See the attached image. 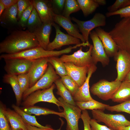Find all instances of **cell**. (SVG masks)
<instances>
[{"instance_id":"cell-1","label":"cell","mask_w":130,"mask_h":130,"mask_svg":"<svg viewBox=\"0 0 130 130\" xmlns=\"http://www.w3.org/2000/svg\"><path fill=\"white\" fill-rule=\"evenodd\" d=\"M40 47L33 33L27 30L11 32L0 43V53L12 54Z\"/></svg>"},{"instance_id":"cell-2","label":"cell","mask_w":130,"mask_h":130,"mask_svg":"<svg viewBox=\"0 0 130 130\" xmlns=\"http://www.w3.org/2000/svg\"><path fill=\"white\" fill-rule=\"evenodd\" d=\"M77 46H70L64 49L58 51H49L39 47L30 49L23 52L12 54H3L0 56V59L4 60L11 58H19L29 60H36L44 58L58 57L71 52Z\"/></svg>"},{"instance_id":"cell-3","label":"cell","mask_w":130,"mask_h":130,"mask_svg":"<svg viewBox=\"0 0 130 130\" xmlns=\"http://www.w3.org/2000/svg\"><path fill=\"white\" fill-rule=\"evenodd\" d=\"M109 32L119 48L130 55V17L123 18Z\"/></svg>"},{"instance_id":"cell-4","label":"cell","mask_w":130,"mask_h":130,"mask_svg":"<svg viewBox=\"0 0 130 130\" xmlns=\"http://www.w3.org/2000/svg\"><path fill=\"white\" fill-rule=\"evenodd\" d=\"M91 112L93 118L98 123H104L111 130H118L120 126L130 125V121L123 114L106 113L99 109L92 110Z\"/></svg>"},{"instance_id":"cell-5","label":"cell","mask_w":130,"mask_h":130,"mask_svg":"<svg viewBox=\"0 0 130 130\" xmlns=\"http://www.w3.org/2000/svg\"><path fill=\"white\" fill-rule=\"evenodd\" d=\"M53 84L49 88L37 90L32 93L24 100L22 104L23 107L34 105L40 102H46L56 105L59 108L61 106V103L54 95L53 91L55 87Z\"/></svg>"},{"instance_id":"cell-6","label":"cell","mask_w":130,"mask_h":130,"mask_svg":"<svg viewBox=\"0 0 130 130\" xmlns=\"http://www.w3.org/2000/svg\"><path fill=\"white\" fill-rule=\"evenodd\" d=\"M122 82L116 80L110 82L103 79L93 84L90 91L94 95L105 101L111 99L119 87Z\"/></svg>"},{"instance_id":"cell-7","label":"cell","mask_w":130,"mask_h":130,"mask_svg":"<svg viewBox=\"0 0 130 130\" xmlns=\"http://www.w3.org/2000/svg\"><path fill=\"white\" fill-rule=\"evenodd\" d=\"M106 17L103 14L98 13L91 19L87 21H81L74 17H72L71 19L76 23L85 42H89V36L91 31L95 28L106 25Z\"/></svg>"},{"instance_id":"cell-8","label":"cell","mask_w":130,"mask_h":130,"mask_svg":"<svg viewBox=\"0 0 130 130\" xmlns=\"http://www.w3.org/2000/svg\"><path fill=\"white\" fill-rule=\"evenodd\" d=\"M93 45H90L88 50L86 52L82 51V47H80L78 51L71 55H62L59 58L63 63L71 62L78 67H89L93 64L91 52Z\"/></svg>"},{"instance_id":"cell-9","label":"cell","mask_w":130,"mask_h":130,"mask_svg":"<svg viewBox=\"0 0 130 130\" xmlns=\"http://www.w3.org/2000/svg\"><path fill=\"white\" fill-rule=\"evenodd\" d=\"M59 78L52 66L48 63V68L45 74L33 86L23 93V99L24 100L29 95L37 90L49 88Z\"/></svg>"},{"instance_id":"cell-10","label":"cell","mask_w":130,"mask_h":130,"mask_svg":"<svg viewBox=\"0 0 130 130\" xmlns=\"http://www.w3.org/2000/svg\"><path fill=\"white\" fill-rule=\"evenodd\" d=\"M58 99L61 103L64 109L65 117L67 122L66 130H79L78 123L82 111L76 106L66 102L61 97Z\"/></svg>"},{"instance_id":"cell-11","label":"cell","mask_w":130,"mask_h":130,"mask_svg":"<svg viewBox=\"0 0 130 130\" xmlns=\"http://www.w3.org/2000/svg\"><path fill=\"white\" fill-rule=\"evenodd\" d=\"M4 69L7 74L17 76L28 73L35 60L14 58L4 59Z\"/></svg>"},{"instance_id":"cell-12","label":"cell","mask_w":130,"mask_h":130,"mask_svg":"<svg viewBox=\"0 0 130 130\" xmlns=\"http://www.w3.org/2000/svg\"><path fill=\"white\" fill-rule=\"evenodd\" d=\"M89 35L93 43L91 56L94 64L96 65L100 62L103 67L109 64V58L106 54L102 42L95 31L93 30Z\"/></svg>"},{"instance_id":"cell-13","label":"cell","mask_w":130,"mask_h":130,"mask_svg":"<svg viewBox=\"0 0 130 130\" xmlns=\"http://www.w3.org/2000/svg\"><path fill=\"white\" fill-rule=\"evenodd\" d=\"M52 26L55 29L56 36L53 40L48 45L47 50L54 51L55 49L60 48L64 46L81 43L79 39L62 32L58 25L54 22L53 23Z\"/></svg>"},{"instance_id":"cell-14","label":"cell","mask_w":130,"mask_h":130,"mask_svg":"<svg viewBox=\"0 0 130 130\" xmlns=\"http://www.w3.org/2000/svg\"><path fill=\"white\" fill-rule=\"evenodd\" d=\"M18 13L17 3L6 9L0 16L1 26L11 32L17 30H22L19 24Z\"/></svg>"},{"instance_id":"cell-15","label":"cell","mask_w":130,"mask_h":130,"mask_svg":"<svg viewBox=\"0 0 130 130\" xmlns=\"http://www.w3.org/2000/svg\"><path fill=\"white\" fill-rule=\"evenodd\" d=\"M114 58L117 62V74L115 80L122 82L130 71V55L125 51L119 49Z\"/></svg>"},{"instance_id":"cell-16","label":"cell","mask_w":130,"mask_h":130,"mask_svg":"<svg viewBox=\"0 0 130 130\" xmlns=\"http://www.w3.org/2000/svg\"><path fill=\"white\" fill-rule=\"evenodd\" d=\"M95 31L101 40L107 55L109 58L114 57L119 48L109 32L100 27L96 28Z\"/></svg>"},{"instance_id":"cell-17","label":"cell","mask_w":130,"mask_h":130,"mask_svg":"<svg viewBox=\"0 0 130 130\" xmlns=\"http://www.w3.org/2000/svg\"><path fill=\"white\" fill-rule=\"evenodd\" d=\"M97 69L96 65L93 64L88 67L87 79L84 84L79 87L73 96L75 102H86L94 99L91 97L90 92L89 82L92 74Z\"/></svg>"},{"instance_id":"cell-18","label":"cell","mask_w":130,"mask_h":130,"mask_svg":"<svg viewBox=\"0 0 130 130\" xmlns=\"http://www.w3.org/2000/svg\"><path fill=\"white\" fill-rule=\"evenodd\" d=\"M32 3L43 23L54 22V13L50 0H32Z\"/></svg>"},{"instance_id":"cell-19","label":"cell","mask_w":130,"mask_h":130,"mask_svg":"<svg viewBox=\"0 0 130 130\" xmlns=\"http://www.w3.org/2000/svg\"><path fill=\"white\" fill-rule=\"evenodd\" d=\"M48 58L36 60L28 72L30 79L29 88L33 86L44 75L48 66Z\"/></svg>"},{"instance_id":"cell-20","label":"cell","mask_w":130,"mask_h":130,"mask_svg":"<svg viewBox=\"0 0 130 130\" xmlns=\"http://www.w3.org/2000/svg\"><path fill=\"white\" fill-rule=\"evenodd\" d=\"M64 63L68 75L72 79L79 87L81 86L87 79L88 67L78 66L71 62Z\"/></svg>"},{"instance_id":"cell-21","label":"cell","mask_w":130,"mask_h":130,"mask_svg":"<svg viewBox=\"0 0 130 130\" xmlns=\"http://www.w3.org/2000/svg\"><path fill=\"white\" fill-rule=\"evenodd\" d=\"M54 22L64 28L68 34L80 39L83 43H85L83 37L79 32L77 25L73 24L71 19L67 18L62 15L53 14Z\"/></svg>"},{"instance_id":"cell-22","label":"cell","mask_w":130,"mask_h":130,"mask_svg":"<svg viewBox=\"0 0 130 130\" xmlns=\"http://www.w3.org/2000/svg\"><path fill=\"white\" fill-rule=\"evenodd\" d=\"M53 23H43L41 26L32 32L37 39L40 46L46 50L50 42V37Z\"/></svg>"},{"instance_id":"cell-23","label":"cell","mask_w":130,"mask_h":130,"mask_svg":"<svg viewBox=\"0 0 130 130\" xmlns=\"http://www.w3.org/2000/svg\"><path fill=\"white\" fill-rule=\"evenodd\" d=\"M0 110L8 119L12 129L28 130L26 124L21 116L15 111L6 108L0 104Z\"/></svg>"},{"instance_id":"cell-24","label":"cell","mask_w":130,"mask_h":130,"mask_svg":"<svg viewBox=\"0 0 130 130\" xmlns=\"http://www.w3.org/2000/svg\"><path fill=\"white\" fill-rule=\"evenodd\" d=\"M3 82L10 84L15 94L17 105L20 104L23 93L22 92L18 81L17 76L6 74L3 76Z\"/></svg>"},{"instance_id":"cell-25","label":"cell","mask_w":130,"mask_h":130,"mask_svg":"<svg viewBox=\"0 0 130 130\" xmlns=\"http://www.w3.org/2000/svg\"><path fill=\"white\" fill-rule=\"evenodd\" d=\"M111 99L114 102L120 103L130 99V83L122 82Z\"/></svg>"},{"instance_id":"cell-26","label":"cell","mask_w":130,"mask_h":130,"mask_svg":"<svg viewBox=\"0 0 130 130\" xmlns=\"http://www.w3.org/2000/svg\"><path fill=\"white\" fill-rule=\"evenodd\" d=\"M20 108L26 113L30 115L34 114L36 116L46 115L52 114L58 115L64 118V111L58 112L49 109L34 105L23 107Z\"/></svg>"},{"instance_id":"cell-27","label":"cell","mask_w":130,"mask_h":130,"mask_svg":"<svg viewBox=\"0 0 130 130\" xmlns=\"http://www.w3.org/2000/svg\"><path fill=\"white\" fill-rule=\"evenodd\" d=\"M54 83L57 89V94L60 96L67 103L76 106L72 95L64 85L61 79H57Z\"/></svg>"},{"instance_id":"cell-28","label":"cell","mask_w":130,"mask_h":130,"mask_svg":"<svg viewBox=\"0 0 130 130\" xmlns=\"http://www.w3.org/2000/svg\"><path fill=\"white\" fill-rule=\"evenodd\" d=\"M12 107L14 110L21 116L25 124L40 128H48L51 127L48 126H44L40 124L37 121L35 116L26 113L18 106L13 104Z\"/></svg>"},{"instance_id":"cell-29","label":"cell","mask_w":130,"mask_h":130,"mask_svg":"<svg viewBox=\"0 0 130 130\" xmlns=\"http://www.w3.org/2000/svg\"><path fill=\"white\" fill-rule=\"evenodd\" d=\"M75 103L76 106L82 110L99 109L104 111L106 107L108 105L94 99L86 102H75Z\"/></svg>"},{"instance_id":"cell-30","label":"cell","mask_w":130,"mask_h":130,"mask_svg":"<svg viewBox=\"0 0 130 130\" xmlns=\"http://www.w3.org/2000/svg\"><path fill=\"white\" fill-rule=\"evenodd\" d=\"M84 16L94 12L99 5L95 0H77Z\"/></svg>"},{"instance_id":"cell-31","label":"cell","mask_w":130,"mask_h":130,"mask_svg":"<svg viewBox=\"0 0 130 130\" xmlns=\"http://www.w3.org/2000/svg\"><path fill=\"white\" fill-rule=\"evenodd\" d=\"M48 63L52 66L57 75L61 77L68 75L66 67L63 63L57 57L48 58Z\"/></svg>"},{"instance_id":"cell-32","label":"cell","mask_w":130,"mask_h":130,"mask_svg":"<svg viewBox=\"0 0 130 130\" xmlns=\"http://www.w3.org/2000/svg\"><path fill=\"white\" fill-rule=\"evenodd\" d=\"M42 23L38 12L33 7L28 21L26 26L27 30L32 33Z\"/></svg>"},{"instance_id":"cell-33","label":"cell","mask_w":130,"mask_h":130,"mask_svg":"<svg viewBox=\"0 0 130 130\" xmlns=\"http://www.w3.org/2000/svg\"><path fill=\"white\" fill-rule=\"evenodd\" d=\"M80 10V6L77 0H65L64 9L62 15L67 18L71 19L70 15Z\"/></svg>"},{"instance_id":"cell-34","label":"cell","mask_w":130,"mask_h":130,"mask_svg":"<svg viewBox=\"0 0 130 130\" xmlns=\"http://www.w3.org/2000/svg\"><path fill=\"white\" fill-rule=\"evenodd\" d=\"M105 109L111 112H124L130 114V99L115 105H108Z\"/></svg>"},{"instance_id":"cell-35","label":"cell","mask_w":130,"mask_h":130,"mask_svg":"<svg viewBox=\"0 0 130 130\" xmlns=\"http://www.w3.org/2000/svg\"><path fill=\"white\" fill-rule=\"evenodd\" d=\"M60 79L64 85L73 96L78 89V86L72 79L68 75L61 77Z\"/></svg>"},{"instance_id":"cell-36","label":"cell","mask_w":130,"mask_h":130,"mask_svg":"<svg viewBox=\"0 0 130 130\" xmlns=\"http://www.w3.org/2000/svg\"><path fill=\"white\" fill-rule=\"evenodd\" d=\"M33 8L32 3L23 12L18 20L19 26L22 30L26 28L28 21Z\"/></svg>"},{"instance_id":"cell-37","label":"cell","mask_w":130,"mask_h":130,"mask_svg":"<svg viewBox=\"0 0 130 130\" xmlns=\"http://www.w3.org/2000/svg\"><path fill=\"white\" fill-rule=\"evenodd\" d=\"M19 83L23 93L30 87V79L28 73H23L17 76Z\"/></svg>"},{"instance_id":"cell-38","label":"cell","mask_w":130,"mask_h":130,"mask_svg":"<svg viewBox=\"0 0 130 130\" xmlns=\"http://www.w3.org/2000/svg\"><path fill=\"white\" fill-rule=\"evenodd\" d=\"M130 5V0H116L107 8L109 12H113Z\"/></svg>"},{"instance_id":"cell-39","label":"cell","mask_w":130,"mask_h":130,"mask_svg":"<svg viewBox=\"0 0 130 130\" xmlns=\"http://www.w3.org/2000/svg\"><path fill=\"white\" fill-rule=\"evenodd\" d=\"M65 0H50L54 13L62 15L64 8Z\"/></svg>"},{"instance_id":"cell-40","label":"cell","mask_w":130,"mask_h":130,"mask_svg":"<svg viewBox=\"0 0 130 130\" xmlns=\"http://www.w3.org/2000/svg\"><path fill=\"white\" fill-rule=\"evenodd\" d=\"M119 15L121 18H126L130 17V5L119 9L113 12H108L106 14L107 17L115 15Z\"/></svg>"},{"instance_id":"cell-41","label":"cell","mask_w":130,"mask_h":130,"mask_svg":"<svg viewBox=\"0 0 130 130\" xmlns=\"http://www.w3.org/2000/svg\"><path fill=\"white\" fill-rule=\"evenodd\" d=\"M17 3L18 11L17 18L18 20L23 12L32 3V0H18Z\"/></svg>"},{"instance_id":"cell-42","label":"cell","mask_w":130,"mask_h":130,"mask_svg":"<svg viewBox=\"0 0 130 130\" xmlns=\"http://www.w3.org/2000/svg\"><path fill=\"white\" fill-rule=\"evenodd\" d=\"M82 111L81 118L83 122L84 130H92L90 124L91 118L88 112L86 110H82Z\"/></svg>"},{"instance_id":"cell-43","label":"cell","mask_w":130,"mask_h":130,"mask_svg":"<svg viewBox=\"0 0 130 130\" xmlns=\"http://www.w3.org/2000/svg\"><path fill=\"white\" fill-rule=\"evenodd\" d=\"M8 119L0 110V130H11Z\"/></svg>"},{"instance_id":"cell-44","label":"cell","mask_w":130,"mask_h":130,"mask_svg":"<svg viewBox=\"0 0 130 130\" xmlns=\"http://www.w3.org/2000/svg\"><path fill=\"white\" fill-rule=\"evenodd\" d=\"M90 124L92 130H111L107 126L99 124L94 119H91Z\"/></svg>"},{"instance_id":"cell-45","label":"cell","mask_w":130,"mask_h":130,"mask_svg":"<svg viewBox=\"0 0 130 130\" xmlns=\"http://www.w3.org/2000/svg\"><path fill=\"white\" fill-rule=\"evenodd\" d=\"M18 0H0L6 9L9 8L17 3Z\"/></svg>"},{"instance_id":"cell-46","label":"cell","mask_w":130,"mask_h":130,"mask_svg":"<svg viewBox=\"0 0 130 130\" xmlns=\"http://www.w3.org/2000/svg\"><path fill=\"white\" fill-rule=\"evenodd\" d=\"M28 130H54L51 127L48 128H40L26 124Z\"/></svg>"},{"instance_id":"cell-47","label":"cell","mask_w":130,"mask_h":130,"mask_svg":"<svg viewBox=\"0 0 130 130\" xmlns=\"http://www.w3.org/2000/svg\"><path fill=\"white\" fill-rule=\"evenodd\" d=\"M6 9L5 7L3 4L0 1V16Z\"/></svg>"},{"instance_id":"cell-48","label":"cell","mask_w":130,"mask_h":130,"mask_svg":"<svg viewBox=\"0 0 130 130\" xmlns=\"http://www.w3.org/2000/svg\"><path fill=\"white\" fill-rule=\"evenodd\" d=\"M95 1L99 5L104 6L106 5V1L105 0H95Z\"/></svg>"},{"instance_id":"cell-49","label":"cell","mask_w":130,"mask_h":130,"mask_svg":"<svg viewBox=\"0 0 130 130\" xmlns=\"http://www.w3.org/2000/svg\"><path fill=\"white\" fill-rule=\"evenodd\" d=\"M123 81L130 83V71L126 75Z\"/></svg>"},{"instance_id":"cell-50","label":"cell","mask_w":130,"mask_h":130,"mask_svg":"<svg viewBox=\"0 0 130 130\" xmlns=\"http://www.w3.org/2000/svg\"><path fill=\"white\" fill-rule=\"evenodd\" d=\"M118 130H130V125L127 126H121L118 127Z\"/></svg>"},{"instance_id":"cell-51","label":"cell","mask_w":130,"mask_h":130,"mask_svg":"<svg viewBox=\"0 0 130 130\" xmlns=\"http://www.w3.org/2000/svg\"><path fill=\"white\" fill-rule=\"evenodd\" d=\"M11 130H22L21 129H12Z\"/></svg>"}]
</instances>
